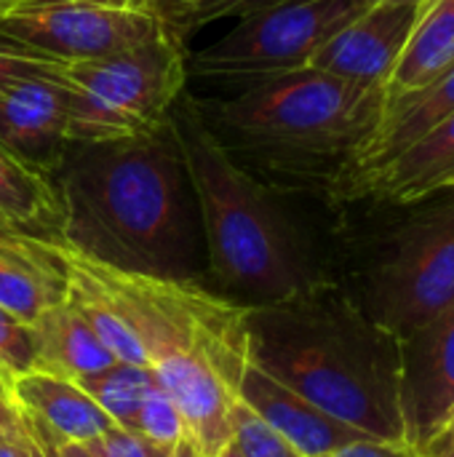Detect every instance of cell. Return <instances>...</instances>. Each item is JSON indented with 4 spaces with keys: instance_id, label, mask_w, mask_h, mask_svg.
Returning a JSON list of instances; mask_svg holds the SVG:
<instances>
[{
    "instance_id": "obj_1",
    "label": "cell",
    "mask_w": 454,
    "mask_h": 457,
    "mask_svg": "<svg viewBox=\"0 0 454 457\" xmlns=\"http://www.w3.org/2000/svg\"><path fill=\"white\" fill-rule=\"evenodd\" d=\"M48 244L86 273L128 324L158 386L179 407L190 445L203 457H219L233 442L238 386L252 361V308L227 303L187 278L123 270L67 241Z\"/></svg>"
},
{
    "instance_id": "obj_2",
    "label": "cell",
    "mask_w": 454,
    "mask_h": 457,
    "mask_svg": "<svg viewBox=\"0 0 454 457\" xmlns=\"http://www.w3.org/2000/svg\"><path fill=\"white\" fill-rule=\"evenodd\" d=\"M249 329L252 361L270 378L380 442H404L399 337L345 295L324 284L292 303L252 308Z\"/></svg>"
},
{
    "instance_id": "obj_3",
    "label": "cell",
    "mask_w": 454,
    "mask_h": 457,
    "mask_svg": "<svg viewBox=\"0 0 454 457\" xmlns=\"http://www.w3.org/2000/svg\"><path fill=\"white\" fill-rule=\"evenodd\" d=\"M185 182L169 123L153 134L83 145L56 187L62 241L123 270L177 278L187 244Z\"/></svg>"
},
{
    "instance_id": "obj_4",
    "label": "cell",
    "mask_w": 454,
    "mask_h": 457,
    "mask_svg": "<svg viewBox=\"0 0 454 457\" xmlns=\"http://www.w3.org/2000/svg\"><path fill=\"white\" fill-rule=\"evenodd\" d=\"M169 131L201 209L217 278L260 308L284 305L324 287L297 233L249 171L233 161L190 99H177Z\"/></svg>"
},
{
    "instance_id": "obj_5",
    "label": "cell",
    "mask_w": 454,
    "mask_h": 457,
    "mask_svg": "<svg viewBox=\"0 0 454 457\" xmlns=\"http://www.w3.org/2000/svg\"><path fill=\"white\" fill-rule=\"evenodd\" d=\"M385 88L297 67L246 80L244 88L203 112L222 142L262 158L353 150L377 123Z\"/></svg>"
},
{
    "instance_id": "obj_6",
    "label": "cell",
    "mask_w": 454,
    "mask_h": 457,
    "mask_svg": "<svg viewBox=\"0 0 454 457\" xmlns=\"http://www.w3.org/2000/svg\"><path fill=\"white\" fill-rule=\"evenodd\" d=\"M187 75L174 27L112 56L59 62L56 83L67 94L70 145H94L153 134L169 123Z\"/></svg>"
},
{
    "instance_id": "obj_7",
    "label": "cell",
    "mask_w": 454,
    "mask_h": 457,
    "mask_svg": "<svg viewBox=\"0 0 454 457\" xmlns=\"http://www.w3.org/2000/svg\"><path fill=\"white\" fill-rule=\"evenodd\" d=\"M343 295L393 337L447 308L454 300V201L396 228Z\"/></svg>"
},
{
    "instance_id": "obj_8",
    "label": "cell",
    "mask_w": 454,
    "mask_h": 457,
    "mask_svg": "<svg viewBox=\"0 0 454 457\" xmlns=\"http://www.w3.org/2000/svg\"><path fill=\"white\" fill-rule=\"evenodd\" d=\"M169 0H13L0 8V43L59 62L112 56L169 27Z\"/></svg>"
},
{
    "instance_id": "obj_9",
    "label": "cell",
    "mask_w": 454,
    "mask_h": 457,
    "mask_svg": "<svg viewBox=\"0 0 454 457\" xmlns=\"http://www.w3.org/2000/svg\"><path fill=\"white\" fill-rule=\"evenodd\" d=\"M367 8V0H281L238 16V24L190 64L198 75L241 83L308 67L310 56Z\"/></svg>"
},
{
    "instance_id": "obj_10",
    "label": "cell",
    "mask_w": 454,
    "mask_h": 457,
    "mask_svg": "<svg viewBox=\"0 0 454 457\" xmlns=\"http://www.w3.org/2000/svg\"><path fill=\"white\" fill-rule=\"evenodd\" d=\"M399 412L415 453L454 418V300L399 337Z\"/></svg>"
},
{
    "instance_id": "obj_11",
    "label": "cell",
    "mask_w": 454,
    "mask_h": 457,
    "mask_svg": "<svg viewBox=\"0 0 454 457\" xmlns=\"http://www.w3.org/2000/svg\"><path fill=\"white\" fill-rule=\"evenodd\" d=\"M417 16L420 5H369L359 19L329 37L310 56L308 67L385 88Z\"/></svg>"
},
{
    "instance_id": "obj_12",
    "label": "cell",
    "mask_w": 454,
    "mask_h": 457,
    "mask_svg": "<svg viewBox=\"0 0 454 457\" xmlns=\"http://www.w3.org/2000/svg\"><path fill=\"white\" fill-rule=\"evenodd\" d=\"M238 399L302 457H329L356 442H380L318 410L316 404L270 378L254 361H249L241 378Z\"/></svg>"
},
{
    "instance_id": "obj_13",
    "label": "cell",
    "mask_w": 454,
    "mask_h": 457,
    "mask_svg": "<svg viewBox=\"0 0 454 457\" xmlns=\"http://www.w3.org/2000/svg\"><path fill=\"white\" fill-rule=\"evenodd\" d=\"M0 145L37 169L62 163L67 139V94L54 75H27L0 94Z\"/></svg>"
},
{
    "instance_id": "obj_14",
    "label": "cell",
    "mask_w": 454,
    "mask_h": 457,
    "mask_svg": "<svg viewBox=\"0 0 454 457\" xmlns=\"http://www.w3.org/2000/svg\"><path fill=\"white\" fill-rule=\"evenodd\" d=\"M454 112V62L431 83L407 96H385L377 123L351 150L353 171L367 174L404 153L412 142Z\"/></svg>"
},
{
    "instance_id": "obj_15",
    "label": "cell",
    "mask_w": 454,
    "mask_h": 457,
    "mask_svg": "<svg viewBox=\"0 0 454 457\" xmlns=\"http://www.w3.org/2000/svg\"><path fill=\"white\" fill-rule=\"evenodd\" d=\"M356 187L396 204H415L454 187V112L393 161L356 177Z\"/></svg>"
},
{
    "instance_id": "obj_16",
    "label": "cell",
    "mask_w": 454,
    "mask_h": 457,
    "mask_svg": "<svg viewBox=\"0 0 454 457\" xmlns=\"http://www.w3.org/2000/svg\"><path fill=\"white\" fill-rule=\"evenodd\" d=\"M8 402L19 412L43 420L64 442L86 445L118 426L83 388L43 370L13 375L8 383Z\"/></svg>"
},
{
    "instance_id": "obj_17",
    "label": "cell",
    "mask_w": 454,
    "mask_h": 457,
    "mask_svg": "<svg viewBox=\"0 0 454 457\" xmlns=\"http://www.w3.org/2000/svg\"><path fill=\"white\" fill-rule=\"evenodd\" d=\"M67 300V276L45 241L0 238V308L24 324Z\"/></svg>"
},
{
    "instance_id": "obj_18",
    "label": "cell",
    "mask_w": 454,
    "mask_h": 457,
    "mask_svg": "<svg viewBox=\"0 0 454 457\" xmlns=\"http://www.w3.org/2000/svg\"><path fill=\"white\" fill-rule=\"evenodd\" d=\"M0 225L13 236L62 241L64 209L45 171L0 145Z\"/></svg>"
},
{
    "instance_id": "obj_19",
    "label": "cell",
    "mask_w": 454,
    "mask_h": 457,
    "mask_svg": "<svg viewBox=\"0 0 454 457\" xmlns=\"http://www.w3.org/2000/svg\"><path fill=\"white\" fill-rule=\"evenodd\" d=\"M35 367L67 380L102 372L112 367L118 359L99 343L88 321L78 313V308L64 300L48 308L37 321L29 324Z\"/></svg>"
},
{
    "instance_id": "obj_20",
    "label": "cell",
    "mask_w": 454,
    "mask_h": 457,
    "mask_svg": "<svg viewBox=\"0 0 454 457\" xmlns=\"http://www.w3.org/2000/svg\"><path fill=\"white\" fill-rule=\"evenodd\" d=\"M454 62V0H425L412 35L385 83V96H407Z\"/></svg>"
},
{
    "instance_id": "obj_21",
    "label": "cell",
    "mask_w": 454,
    "mask_h": 457,
    "mask_svg": "<svg viewBox=\"0 0 454 457\" xmlns=\"http://www.w3.org/2000/svg\"><path fill=\"white\" fill-rule=\"evenodd\" d=\"M72 383L78 388H83L118 426L131 431L144 396L155 388L158 380H155L153 370H147V367L115 361L112 367L94 372V375L75 378Z\"/></svg>"
},
{
    "instance_id": "obj_22",
    "label": "cell",
    "mask_w": 454,
    "mask_h": 457,
    "mask_svg": "<svg viewBox=\"0 0 454 457\" xmlns=\"http://www.w3.org/2000/svg\"><path fill=\"white\" fill-rule=\"evenodd\" d=\"M131 431L139 434L144 442H150L153 447H158L163 453H171L182 442H190L187 439V426L182 420L179 407L174 404V399L158 383L144 396Z\"/></svg>"
},
{
    "instance_id": "obj_23",
    "label": "cell",
    "mask_w": 454,
    "mask_h": 457,
    "mask_svg": "<svg viewBox=\"0 0 454 457\" xmlns=\"http://www.w3.org/2000/svg\"><path fill=\"white\" fill-rule=\"evenodd\" d=\"M233 442L244 457H302L244 402H238L233 412Z\"/></svg>"
},
{
    "instance_id": "obj_24",
    "label": "cell",
    "mask_w": 454,
    "mask_h": 457,
    "mask_svg": "<svg viewBox=\"0 0 454 457\" xmlns=\"http://www.w3.org/2000/svg\"><path fill=\"white\" fill-rule=\"evenodd\" d=\"M35 367V348H32V332L29 324L11 316L5 308H0V372L8 378L21 375Z\"/></svg>"
},
{
    "instance_id": "obj_25",
    "label": "cell",
    "mask_w": 454,
    "mask_h": 457,
    "mask_svg": "<svg viewBox=\"0 0 454 457\" xmlns=\"http://www.w3.org/2000/svg\"><path fill=\"white\" fill-rule=\"evenodd\" d=\"M86 447L94 453V457H166L163 450L153 447L139 434H134L123 426H112L110 431L86 442Z\"/></svg>"
},
{
    "instance_id": "obj_26",
    "label": "cell",
    "mask_w": 454,
    "mask_h": 457,
    "mask_svg": "<svg viewBox=\"0 0 454 457\" xmlns=\"http://www.w3.org/2000/svg\"><path fill=\"white\" fill-rule=\"evenodd\" d=\"M59 67V59H48L32 51H21L13 46L0 43V94L19 78L27 75H54Z\"/></svg>"
},
{
    "instance_id": "obj_27",
    "label": "cell",
    "mask_w": 454,
    "mask_h": 457,
    "mask_svg": "<svg viewBox=\"0 0 454 457\" xmlns=\"http://www.w3.org/2000/svg\"><path fill=\"white\" fill-rule=\"evenodd\" d=\"M329 457H417V453L404 442H356Z\"/></svg>"
},
{
    "instance_id": "obj_28",
    "label": "cell",
    "mask_w": 454,
    "mask_h": 457,
    "mask_svg": "<svg viewBox=\"0 0 454 457\" xmlns=\"http://www.w3.org/2000/svg\"><path fill=\"white\" fill-rule=\"evenodd\" d=\"M179 5V11L187 16V21L193 24H203V21H214L227 16V11L238 3V0H171Z\"/></svg>"
},
{
    "instance_id": "obj_29",
    "label": "cell",
    "mask_w": 454,
    "mask_h": 457,
    "mask_svg": "<svg viewBox=\"0 0 454 457\" xmlns=\"http://www.w3.org/2000/svg\"><path fill=\"white\" fill-rule=\"evenodd\" d=\"M0 457H32L24 426L13 434H0Z\"/></svg>"
},
{
    "instance_id": "obj_30",
    "label": "cell",
    "mask_w": 454,
    "mask_h": 457,
    "mask_svg": "<svg viewBox=\"0 0 454 457\" xmlns=\"http://www.w3.org/2000/svg\"><path fill=\"white\" fill-rule=\"evenodd\" d=\"M21 428V412L0 396V434H13Z\"/></svg>"
},
{
    "instance_id": "obj_31",
    "label": "cell",
    "mask_w": 454,
    "mask_h": 457,
    "mask_svg": "<svg viewBox=\"0 0 454 457\" xmlns=\"http://www.w3.org/2000/svg\"><path fill=\"white\" fill-rule=\"evenodd\" d=\"M59 457H94V453L80 442H64L59 439Z\"/></svg>"
},
{
    "instance_id": "obj_32",
    "label": "cell",
    "mask_w": 454,
    "mask_h": 457,
    "mask_svg": "<svg viewBox=\"0 0 454 457\" xmlns=\"http://www.w3.org/2000/svg\"><path fill=\"white\" fill-rule=\"evenodd\" d=\"M166 457H203L190 442H182L179 447H174L171 453H166Z\"/></svg>"
},
{
    "instance_id": "obj_33",
    "label": "cell",
    "mask_w": 454,
    "mask_h": 457,
    "mask_svg": "<svg viewBox=\"0 0 454 457\" xmlns=\"http://www.w3.org/2000/svg\"><path fill=\"white\" fill-rule=\"evenodd\" d=\"M219 457H244V455H241V450L235 447V442H230V445L219 453Z\"/></svg>"
},
{
    "instance_id": "obj_34",
    "label": "cell",
    "mask_w": 454,
    "mask_h": 457,
    "mask_svg": "<svg viewBox=\"0 0 454 457\" xmlns=\"http://www.w3.org/2000/svg\"><path fill=\"white\" fill-rule=\"evenodd\" d=\"M8 236H13V233H11V230L5 228V225H0V238H8Z\"/></svg>"
},
{
    "instance_id": "obj_35",
    "label": "cell",
    "mask_w": 454,
    "mask_h": 457,
    "mask_svg": "<svg viewBox=\"0 0 454 457\" xmlns=\"http://www.w3.org/2000/svg\"><path fill=\"white\" fill-rule=\"evenodd\" d=\"M8 3H13V0H0V8H3V5H8Z\"/></svg>"
},
{
    "instance_id": "obj_36",
    "label": "cell",
    "mask_w": 454,
    "mask_h": 457,
    "mask_svg": "<svg viewBox=\"0 0 454 457\" xmlns=\"http://www.w3.org/2000/svg\"><path fill=\"white\" fill-rule=\"evenodd\" d=\"M417 457H428V455H420V453H417Z\"/></svg>"
}]
</instances>
